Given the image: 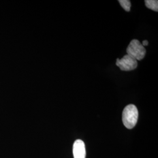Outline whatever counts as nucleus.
I'll return each instance as SVG.
<instances>
[{
  "label": "nucleus",
  "mask_w": 158,
  "mask_h": 158,
  "mask_svg": "<svg viewBox=\"0 0 158 158\" xmlns=\"http://www.w3.org/2000/svg\"><path fill=\"white\" fill-rule=\"evenodd\" d=\"M127 55L136 60H141L146 54V49L138 40H133L127 49Z\"/></svg>",
  "instance_id": "f03ea898"
},
{
  "label": "nucleus",
  "mask_w": 158,
  "mask_h": 158,
  "mask_svg": "<svg viewBox=\"0 0 158 158\" xmlns=\"http://www.w3.org/2000/svg\"><path fill=\"white\" fill-rule=\"evenodd\" d=\"M145 2L148 8L154 11L158 12V1L157 0H146Z\"/></svg>",
  "instance_id": "39448f33"
},
{
  "label": "nucleus",
  "mask_w": 158,
  "mask_h": 158,
  "mask_svg": "<svg viewBox=\"0 0 158 158\" xmlns=\"http://www.w3.org/2000/svg\"><path fill=\"white\" fill-rule=\"evenodd\" d=\"M120 5L122 6V8L125 10L126 11L129 12L131 9V4L129 0H119L118 1Z\"/></svg>",
  "instance_id": "423d86ee"
},
{
  "label": "nucleus",
  "mask_w": 158,
  "mask_h": 158,
  "mask_svg": "<svg viewBox=\"0 0 158 158\" xmlns=\"http://www.w3.org/2000/svg\"><path fill=\"white\" fill-rule=\"evenodd\" d=\"M116 65L123 71H130L135 69L138 66L137 60L128 55L122 59H117Z\"/></svg>",
  "instance_id": "7ed1b4c3"
},
{
  "label": "nucleus",
  "mask_w": 158,
  "mask_h": 158,
  "mask_svg": "<svg viewBox=\"0 0 158 158\" xmlns=\"http://www.w3.org/2000/svg\"><path fill=\"white\" fill-rule=\"evenodd\" d=\"M74 158H85V148L84 142L77 139L74 142L73 149Z\"/></svg>",
  "instance_id": "20e7f679"
},
{
  "label": "nucleus",
  "mask_w": 158,
  "mask_h": 158,
  "mask_svg": "<svg viewBox=\"0 0 158 158\" xmlns=\"http://www.w3.org/2000/svg\"><path fill=\"white\" fill-rule=\"evenodd\" d=\"M142 46H147L148 45V42L147 41V40H143V42H142Z\"/></svg>",
  "instance_id": "0eeeda50"
},
{
  "label": "nucleus",
  "mask_w": 158,
  "mask_h": 158,
  "mask_svg": "<svg viewBox=\"0 0 158 158\" xmlns=\"http://www.w3.org/2000/svg\"><path fill=\"white\" fill-rule=\"evenodd\" d=\"M138 111L135 105L130 104L125 107L123 112V122L128 129L133 128L137 123Z\"/></svg>",
  "instance_id": "f257e3e1"
}]
</instances>
